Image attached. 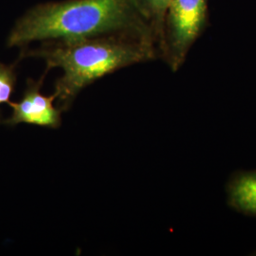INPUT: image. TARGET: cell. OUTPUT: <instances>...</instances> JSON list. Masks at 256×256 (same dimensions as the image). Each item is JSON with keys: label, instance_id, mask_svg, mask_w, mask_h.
<instances>
[{"label": "cell", "instance_id": "6da1fadb", "mask_svg": "<svg viewBox=\"0 0 256 256\" xmlns=\"http://www.w3.org/2000/svg\"><path fill=\"white\" fill-rule=\"evenodd\" d=\"M110 34L140 37L158 46L152 28L134 0H64L40 4L16 22L7 45L25 48L37 41H72Z\"/></svg>", "mask_w": 256, "mask_h": 256}, {"label": "cell", "instance_id": "7a4b0ae2", "mask_svg": "<svg viewBox=\"0 0 256 256\" xmlns=\"http://www.w3.org/2000/svg\"><path fill=\"white\" fill-rule=\"evenodd\" d=\"M45 60L46 72L61 68L54 95L58 108L70 110L77 96L93 82L133 64L160 58L154 41L128 34H110L72 41L44 42L36 50H24L21 58Z\"/></svg>", "mask_w": 256, "mask_h": 256}, {"label": "cell", "instance_id": "3957f363", "mask_svg": "<svg viewBox=\"0 0 256 256\" xmlns=\"http://www.w3.org/2000/svg\"><path fill=\"white\" fill-rule=\"evenodd\" d=\"M208 26V0H171L158 54L173 72L182 68L192 46Z\"/></svg>", "mask_w": 256, "mask_h": 256}, {"label": "cell", "instance_id": "277c9868", "mask_svg": "<svg viewBox=\"0 0 256 256\" xmlns=\"http://www.w3.org/2000/svg\"><path fill=\"white\" fill-rule=\"evenodd\" d=\"M48 72L38 81L28 79L27 88L18 102H10L12 114L3 120L4 124L16 126L20 124L36 126L40 128L58 129L62 126V110L55 106L56 96H45L41 90Z\"/></svg>", "mask_w": 256, "mask_h": 256}, {"label": "cell", "instance_id": "5b68a950", "mask_svg": "<svg viewBox=\"0 0 256 256\" xmlns=\"http://www.w3.org/2000/svg\"><path fill=\"white\" fill-rule=\"evenodd\" d=\"M227 204L238 214L256 218V170L236 171L226 185Z\"/></svg>", "mask_w": 256, "mask_h": 256}, {"label": "cell", "instance_id": "8992f818", "mask_svg": "<svg viewBox=\"0 0 256 256\" xmlns=\"http://www.w3.org/2000/svg\"><path fill=\"white\" fill-rule=\"evenodd\" d=\"M140 14L155 34L158 48L164 25L165 16L171 0H134Z\"/></svg>", "mask_w": 256, "mask_h": 256}, {"label": "cell", "instance_id": "52a82bcc", "mask_svg": "<svg viewBox=\"0 0 256 256\" xmlns=\"http://www.w3.org/2000/svg\"><path fill=\"white\" fill-rule=\"evenodd\" d=\"M18 75L16 64H2L0 62V104H9L16 90Z\"/></svg>", "mask_w": 256, "mask_h": 256}]
</instances>
